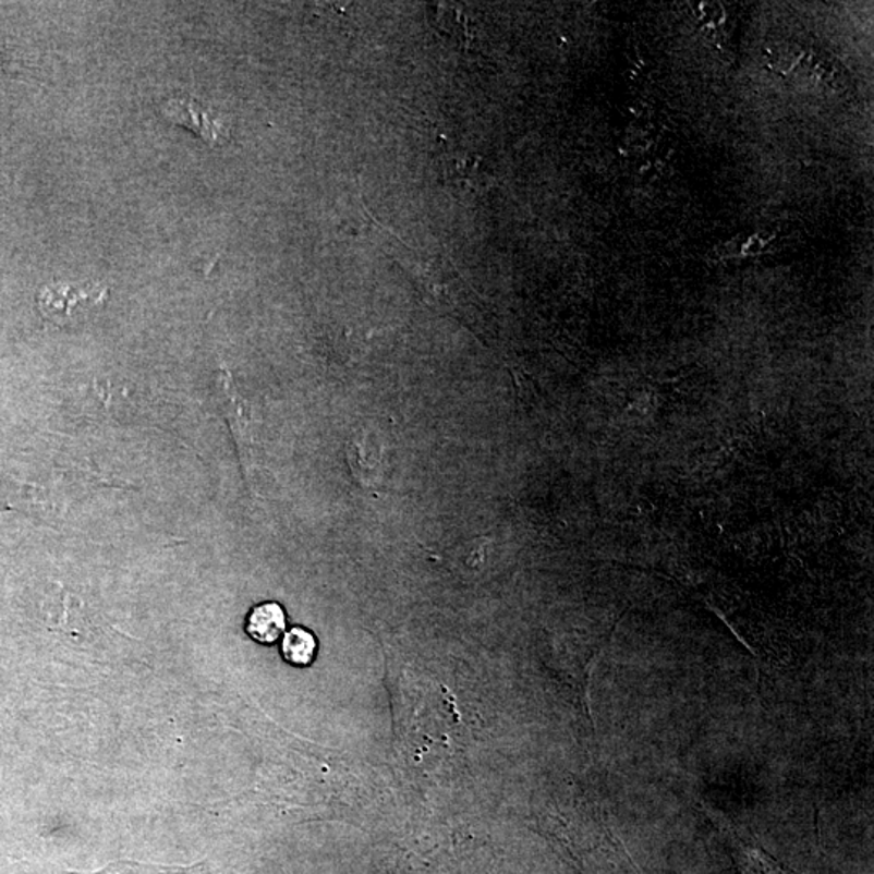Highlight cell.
<instances>
[{"label":"cell","mask_w":874,"mask_h":874,"mask_svg":"<svg viewBox=\"0 0 874 874\" xmlns=\"http://www.w3.org/2000/svg\"><path fill=\"white\" fill-rule=\"evenodd\" d=\"M246 633L262 645H272L286 630V612L277 603H265L253 607L246 619Z\"/></svg>","instance_id":"2"},{"label":"cell","mask_w":874,"mask_h":874,"mask_svg":"<svg viewBox=\"0 0 874 874\" xmlns=\"http://www.w3.org/2000/svg\"><path fill=\"white\" fill-rule=\"evenodd\" d=\"M162 113L177 125L186 126L198 133L203 139L216 145L222 138V123L218 122L211 113L206 112L193 99H169L162 106Z\"/></svg>","instance_id":"1"},{"label":"cell","mask_w":874,"mask_h":874,"mask_svg":"<svg viewBox=\"0 0 874 874\" xmlns=\"http://www.w3.org/2000/svg\"><path fill=\"white\" fill-rule=\"evenodd\" d=\"M193 870L165 869V866L138 865V863H116L98 874H192Z\"/></svg>","instance_id":"5"},{"label":"cell","mask_w":874,"mask_h":874,"mask_svg":"<svg viewBox=\"0 0 874 874\" xmlns=\"http://www.w3.org/2000/svg\"><path fill=\"white\" fill-rule=\"evenodd\" d=\"M92 299V293L85 290H75L72 287L54 286L46 287L38 296L39 308L43 315L48 316L51 321L62 325L63 319H69L70 308H76L78 303Z\"/></svg>","instance_id":"3"},{"label":"cell","mask_w":874,"mask_h":874,"mask_svg":"<svg viewBox=\"0 0 874 874\" xmlns=\"http://www.w3.org/2000/svg\"><path fill=\"white\" fill-rule=\"evenodd\" d=\"M316 652H318V642L309 630L295 627L283 636V659L292 666H309L315 660Z\"/></svg>","instance_id":"4"}]
</instances>
